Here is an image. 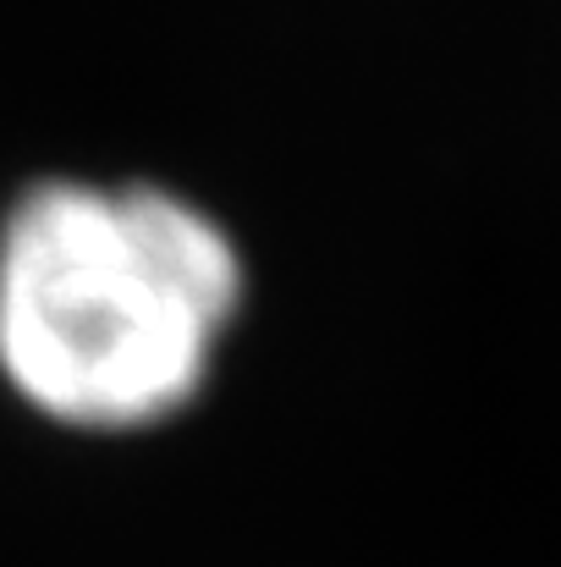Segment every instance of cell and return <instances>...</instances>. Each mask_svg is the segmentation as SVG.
<instances>
[{"mask_svg": "<svg viewBox=\"0 0 561 567\" xmlns=\"http://www.w3.org/2000/svg\"><path fill=\"white\" fill-rule=\"evenodd\" d=\"M237 303V243L160 183L55 172L0 209V396L50 435L177 419Z\"/></svg>", "mask_w": 561, "mask_h": 567, "instance_id": "obj_1", "label": "cell"}]
</instances>
